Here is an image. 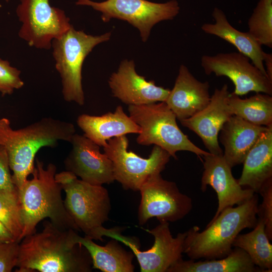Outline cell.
Wrapping results in <instances>:
<instances>
[{"instance_id":"cell-15","label":"cell","mask_w":272,"mask_h":272,"mask_svg":"<svg viewBox=\"0 0 272 272\" xmlns=\"http://www.w3.org/2000/svg\"><path fill=\"white\" fill-rule=\"evenodd\" d=\"M203 171L201 178L200 189L207 190L208 185L216 192L218 207L213 221L225 209L240 205L249 200L255 193L250 188L243 189L233 176L232 168L227 163L223 155L209 153L203 156Z\"/></svg>"},{"instance_id":"cell-22","label":"cell","mask_w":272,"mask_h":272,"mask_svg":"<svg viewBox=\"0 0 272 272\" xmlns=\"http://www.w3.org/2000/svg\"><path fill=\"white\" fill-rule=\"evenodd\" d=\"M212 15L215 22L204 23L201 26V30L233 45L239 52L247 56L267 77L263 62L264 51L262 46L248 32L240 31L231 25L225 14L220 9L215 8Z\"/></svg>"},{"instance_id":"cell-21","label":"cell","mask_w":272,"mask_h":272,"mask_svg":"<svg viewBox=\"0 0 272 272\" xmlns=\"http://www.w3.org/2000/svg\"><path fill=\"white\" fill-rule=\"evenodd\" d=\"M243 164L239 184L258 193L263 185L272 179V126L262 132Z\"/></svg>"},{"instance_id":"cell-35","label":"cell","mask_w":272,"mask_h":272,"mask_svg":"<svg viewBox=\"0 0 272 272\" xmlns=\"http://www.w3.org/2000/svg\"><path fill=\"white\" fill-rule=\"evenodd\" d=\"M10 0H5V1H6L7 2H9Z\"/></svg>"},{"instance_id":"cell-30","label":"cell","mask_w":272,"mask_h":272,"mask_svg":"<svg viewBox=\"0 0 272 272\" xmlns=\"http://www.w3.org/2000/svg\"><path fill=\"white\" fill-rule=\"evenodd\" d=\"M258 193L262 197L258 205L257 216L263 220L265 231L269 240H272V179L265 183Z\"/></svg>"},{"instance_id":"cell-19","label":"cell","mask_w":272,"mask_h":272,"mask_svg":"<svg viewBox=\"0 0 272 272\" xmlns=\"http://www.w3.org/2000/svg\"><path fill=\"white\" fill-rule=\"evenodd\" d=\"M84 134L100 147H105L107 141L113 138L128 133L139 134L140 127L124 111L121 105L114 112L100 116L82 114L77 120Z\"/></svg>"},{"instance_id":"cell-2","label":"cell","mask_w":272,"mask_h":272,"mask_svg":"<svg viewBox=\"0 0 272 272\" xmlns=\"http://www.w3.org/2000/svg\"><path fill=\"white\" fill-rule=\"evenodd\" d=\"M76 131L73 123L50 117L18 129L12 128L8 118H0V145L7 151L12 180L18 190L32 174L38 151L54 147L59 141L70 143Z\"/></svg>"},{"instance_id":"cell-8","label":"cell","mask_w":272,"mask_h":272,"mask_svg":"<svg viewBox=\"0 0 272 272\" xmlns=\"http://www.w3.org/2000/svg\"><path fill=\"white\" fill-rule=\"evenodd\" d=\"M76 4L91 7L100 12L101 19L105 23L112 19L127 22L139 30L144 42L148 40L156 24L173 20L180 11L176 0L161 3L147 0H106L101 2L77 0Z\"/></svg>"},{"instance_id":"cell-20","label":"cell","mask_w":272,"mask_h":272,"mask_svg":"<svg viewBox=\"0 0 272 272\" xmlns=\"http://www.w3.org/2000/svg\"><path fill=\"white\" fill-rule=\"evenodd\" d=\"M267 128L232 115L224 123L220 141L224 147L223 157L232 168L243 163L260 134Z\"/></svg>"},{"instance_id":"cell-24","label":"cell","mask_w":272,"mask_h":272,"mask_svg":"<svg viewBox=\"0 0 272 272\" xmlns=\"http://www.w3.org/2000/svg\"><path fill=\"white\" fill-rule=\"evenodd\" d=\"M263 271L243 249L235 247L226 257L203 261L180 260L167 272H259Z\"/></svg>"},{"instance_id":"cell-9","label":"cell","mask_w":272,"mask_h":272,"mask_svg":"<svg viewBox=\"0 0 272 272\" xmlns=\"http://www.w3.org/2000/svg\"><path fill=\"white\" fill-rule=\"evenodd\" d=\"M128 142L126 135L112 138L103 147L104 153L112 162L115 180L125 190L139 191L150 177L161 174L171 156L154 145L149 157L144 158L127 150Z\"/></svg>"},{"instance_id":"cell-23","label":"cell","mask_w":272,"mask_h":272,"mask_svg":"<svg viewBox=\"0 0 272 272\" xmlns=\"http://www.w3.org/2000/svg\"><path fill=\"white\" fill-rule=\"evenodd\" d=\"M75 230L72 232L74 243H79L88 250L92 261L93 268L103 272H133L134 266L132 260L133 252L125 250L118 243L112 239L105 246L99 245L93 239L79 235Z\"/></svg>"},{"instance_id":"cell-25","label":"cell","mask_w":272,"mask_h":272,"mask_svg":"<svg viewBox=\"0 0 272 272\" xmlns=\"http://www.w3.org/2000/svg\"><path fill=\"white\" fill-rule=\"evenodd\" d=\"M228 105L232 115L257 125L272 126V97L263 93L241 99L233 93H229Z\"/></svg>"},{"instance_id":"cell-34","label":"cell","mask_w":272,"mask_h":272,"mask_svg":"<svg viewBox=\"0 0 272 272\" xmlns=\"http://www.w3.org/2000/svg\"><path fill=\"white\" fill-rule=\"evenodd\" d=\"M263 62L268 79L272 81V54L264 52Z\"/></svg>"},{"instance_id":"cell-26","label":"cell","mask_w":272,"mask_h":272,"mask_svg":"<svg viewBox=\"0 0 272 272\" xmlns=\"http://www.w3.org/2000/svg\"><path fill=\"white\" fill-rule=\"evenodd\" d=\"M253 230L246 234H239L233 243V247L244 250L252 262L263 271H272V245L265 231L262 219L258 218Z\"/></svg>"},{"instance_id":"cell-14","label":"cell","mask_w":272,"mask_h":272,"mask_svg":"<svg viewBox=\"0 0 272 272\" xmlns=\"http://www.w3.org/2000/svg\"><path fill=\"white\" fill-rule=\"evenodd\" d=\"M70 143L72 148L64 161L66 171L90 184L102 185L115 181L112 162L100 146L84 134L75 133Z\"/></svg>"},{"instance_id":"cell-18","label":"cell","mask_w":272,"mask_h":272,"mask_svg":"<svg viewBox=\"0 0 272 272\" xmlns=\"http://www.w3.org/2000/svg\"><path fill=\"white\" fill-rule=\"evenodd\" d=\"M210 84L196 79L187 67L181 64L173 89L165 102L179 121L197 113L209 104Z\"/></svg>"},{"instance_id":"cell-4","label":"cell","mask_w":272,"mask_h":272,"mask_svg":"<svg viewBox=\"0 0 272 272\" xmlns=\"http://www.w3.org/2000/svg\"><path fill=\"white\" fill-rule=\"evenodd\" d=\"M258 208V197L255 193L242 204L223 210L201 232L198 226L192 227L186 231L183 253L192 260L226 257L240 233L256 225Z\"/></svg>"},{"instance_id":"cell-5","label":"cell","mask_w":272,"mask_h":272,"mask_svg":"<svg viewBox=\"0 0 272 272\" xmlns=\"http://www.w3.org/2000/svg\"><path fill=\"white\" fill-rule=\"evenodd\" d=\"M55 179L65 192V208L80 231L93 240L103 241L109 231L103 224L111 209L107 189L79 179L67 171L56 173Z\"/></svg>"},{"instance_id":"cell-28","label":"cell","mask_w":272,"mask_h":272,"mask_svg":"<svg viewBox=\"0 0 272 272\" xmlns=\"http://www.w3.org/2000/svg\"><path fill=\"white\" fill-rule=\"evenodd\" d=\"M0 220L20 242L23 224L18 197L11 196L0 192Z\"/></svg>"},{"instance_id":"cell-3","label":"cell","mask_w":272,"mask_h":272,"mask_svg":"<svg viewBox=\"0 0 272 272\" xmlns=\"http://www.w3.org/2000/svg\"><path fill=\"white\" fill-rule=\"evenodd\" d=\"M35 161L32 178L18 190L23 224L22 239L35 232L37 225L46 218L62 230L80 231L65 208L62 189L55 179L56 166L49 163L44 168L43 161L38 158Z\"/></svg>"},{"instance_id":"cell-7","label":"cell","mask_w":272,"mask_h":272,"mask_svg":"<svg viewBox=\"0 0 272 272\" xmlns=\"http://www.w3.org/2000/svg\"><path fill=\"white\" fill-rule=\"evenodd\" d=\"M111 33L92 35L73 26L52 42L55 68L61 81L62 94L65 101L80 106L85 104L82 70L86 57L97 45L108 41Z\"/></svg>"},{"instance_id":"cell-31","label":"cell","mask_w":272,"mask_h":272,"mask_svg":"<svg viewBox=\"0 0 272 272\" xmlns=\"http://www.w3.org/2000/svg\"><path fill=\"white\" fill-rule=\"evenodd\" d=\"M0 192L10 196H18V189L12 180L7 151L5 147L1 145Z\"/></svg>"},{"instance_id":"cell-6","label":"cell","mask_w":272,"mask_h":272,"mask_svg":"<svg viewBox=\"0 0 272 272\" xmlns=\"http://www.w3.org/2000/svg\"><path fill=\"white\" fill-rule=\"evenodd\" d=\"M129 116L141 128L137 138L140 145L158 146L177 159L176 153L189 151L199 158L208 154L195 145L179 128L176 115L165 102L129 105Z\"/></svg>"},{"instance_id":"cell-11","label":"cell","mask_w":272,"mask_h":272,"mask_svg":"<svg viewBox=\"0 0 272 272\" xmlns=\"http://www.w3.org/2000/svg\"><path fill=\"white\" fill-rule=\"evenodd\" d=\"M139 191L140 225L153 218L160 223L175 222L184 218L192 209L191 198L181 192L174 182L164 179L161 174L150 177Z\"/></svg>"},{"instance_id":"cell-29","label":"cell","mask_w":272,"mask_h":272,"mask_svg":"<svg viewBox=\"0 0 272 272\" xmlns=\"http://www.w3.org/2000/svg\"><path fill=\"white\" fill-rule=\"evenodd\" d=\"M20 74L21 71L8 61L0 58V92L3 96L10 95L24 86Z\"/></svg>"},{"instance_id":"cell-12","label":"cell","mask_w":272,"mask_h":272,"mask_svg":"<svg viewBox=\"0 0 272 272\" xmlns=\"http://www.w3.org/2000/svg\"><path fill=\"white\" fill-rule=\"evenodd\" d=\"M200 64L207 75L225 76L235 86L233 94L239 96L250 92L272 95V81L240 52L218 53L203 55Z\"/></svg>"},{"instance_id":"cell-16","label":"cell","mask_w":272,"mask_h":272,"mask_svg":"<svg viewBox=\"0 0 272 272\" xmlns=\"http://www.w3.org/2000/svg\"><path fill=\"white\" fill-rule=\"evenodd\" d=\"M108 85L113 96L128 106L165 102L170 92L139 75L134 61L126 59L111 75Z\"/></svg>"},{"instance_id":"cell-33","label":"cell","mask_w":272,"mask_h":272,"mask_svg":"<svg viewBox=\"0 0 272 272\" xmlns=\"http://www.w3.org/2000/svg\"><path fill=\"white\" fill-rule=\"evenodd\" d=\"M16 241L4 223L0 220V242Z\"/></svg>"},{"instance_id":"cell-10","label":"cell","mask_w":272,"mask_h":272,"mask_svg":"<svg viewBox=\"0 0 272 272\" xmlns=\"http://www.w3.org/2000/svg\"><path fill=\"white\" fill-rule=\"evenodd\" d=\"M16 13L22 23L19 36L38 49H49L52 41L72 26L64 12L49 0H20Z\"/></svg>"},{"instance_id":"cell-17","label":"cell","mask_w":272,"mask_h":272,"mask_svg":"<svg viewBox=\"0 0 272 272\" xmlns=\"http://www.w3.org/2000/svg\"><path fill=\"white\" fill-rule=\"evenodd\" d=\"M227 84L216 89L208 105L193 116L179 121L183 126L195 132L211 154L221 155L218 135L224 123L232 115L229 109V94Z\"/></svg>"},{"instance_id":"cell-13","label":"cell","mask_w":272,"mask_h":272,"mask_svg":"<svg viewBox=\"0 0 272 272\" xmlns=\"http://www.w3.org/2000/svg\"><path fill=\"white\" fill-rule=\"evenodd\" d=\"M154 237L152 247L146 251L140 250V245L132 238L123 236L121 231L114 232L110 238L121 242L129 247L136 256L142 272H167L168 268L182 259L186 232L179 233L173 237L168 222L152 229H146Z\"/></svg>"},{"instance_id":"cell-32","label":"cell","mask_w":272,"mask_h":272,"mask_svg":"<svg viewBox=\"0 0 272 272\" xmlns=\"http://www.w3.org/2000/svg\"><path fill=\"white\" fill-rule=\"evenodd\" d=\"M19 244L17 241L0 242V272H11L17 266Z\"/></svg>"},{"instance_id":"cell-1","label":"cell","mask_w":272,"mask_h":272,"mask_svg":"<svg viewBox=\"0 0 272 272\" xmlns=\"http://www.w3.org/2000/svg\"><path fill=\"white\" fill-rule=\"evenodd\" d=\"M43 229L20 242L18 272H90L91 257L86 248L74 242V230H62L50 221Z\"/></svg>"},{"instance_id":"cell-27","label":"cell","mask_w":272,"mask_h":272,"mask_svg":"<svg viewBox=\"0 0 272 272\" xmlns=\"http://www.w3.org/2000/svg\"><path fill=\"white\" fill-rule=\"evenodd\" d=\"M248 32L261 46L272 47V0H259L248 22Z\"/></svg>"}]
</instances>
